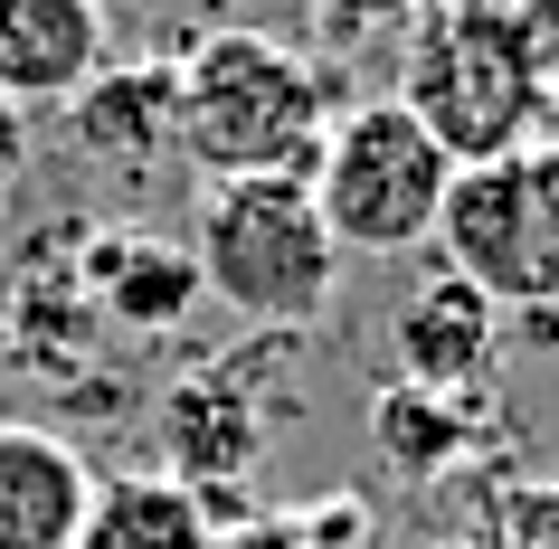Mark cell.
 <instances>
[{"instance_id": "cell-1", "label": "cell", "mask_w": 559, "mask_h": 549, "mask_svg": "<svg viewBox=\"0 0 559 549\" xmlns=\"http://www.w3.org/2000/svg\"><path fill=\"white\" fill-rule=\"evenodd\" d=\"M332 133L323 67L265 29H209L171 67V152L209 180H265V171H313Z\"/></svg>"}, {"instance_id": "cell-2", "label": "cell", "mask_w": 559, "mask_h": 549, "mask_svg": "<svg viewBox=\"0 0 559 549\" xmlns=\"http://www.w3.org/2000/svg\"><path fill=\"white\" fill-rule=\"evenodd\" d=\"M399 105L417 115V133L455 171H474V162H502V152L540 143L550 67H540L512 0H427L408 20Z\"/></svg>"}, {"instance_id": "cell-3", "label": "cell", "mask_w": 559, "mask_h": 549, "mask_svg": "<svg viewBox=\"0 0 559 549\" xmlns=\"http://www.w3.org/2000/svg\"><path fill=\"white\" fill-rule=\"evenodd\" d=\"M190 265H200V294H218L237 322H257L275 342L323 322L332 294H342V247H332L323 208H313V190L295 171L209 180L200 228H190Z\"/></svg>"}, {"instance_id": "cell-4", "label": "cell", "mask_w": 559, "mask_h": 549, "mask_svg": "<svg viewBox=\"0 0 559 549\" xmlns=\"http://www.w3.org/2000/svg\"><path fill=\"white\" fill-rule=\"evenodd\" d=\"M427 247L493 313L502 303L512 313H559V143L540 133V143L502 152V162L455 171Z\"/></svg>"}, {"instance_id": "cell-5", "label": "cell", "mask_w": 559, "mask_h": 549, "mask_svg": "<svg viewBox=\"0 0 559 549\" xmlns=\"http://www.w3.org/2000/svg\"><path fill=\"white\" fill-rule=\"evenodd\" d=\"M445 180H455V162L417 133V115L399 95H370L352 115H332L304 190H313V208H323L342 256H408V247L437 237Z\"/></svg>"}, {"instance_id": "cell-6", "label": "cell", "mask_w": 559, "mask_h": 549, "mask_svg": "<svg viewBox=\"0 0 559 549\" xmlns=\"http://www.w3.org/2000/svg\"><path fill=\"white\" fill-rule=\"evenodd\" d=\"M115 67V20L105 0H0V105H76Z\"/></svg>"}, {"instance_id": "cell-7", "label": "cell", "mask_w": 559, "mask_h": 549, "mask_svg": "<svg viewBox=\"0 0 559 549\" xmlns=\"http://www.w3.org/2000/svg\"><path fill=\"white\" fill-rule=\"evenodd\" d=\"M95 474L48 427H0V549H76Z\"/></svg>"}, {"instance_id": "cell-8", "label": "cell", "mask_w": 559, "mask_h": 549, "mask_svg": "<svg viewBox=\"0 0 559 549\" xmlns=\"http://www.w3.org/2000/svg\"><path fill=\"white\" fill-rule=\"evenodd\" d=\"M162 435H171V464H180L190 492L247 474V464H257V407H247L237 370H209V379H190V389H171V398H162Z\"/></svg>"}, {"instance_id": "cell-9", "label": "cell", "mask_w": 559, "mask_h": 549, "mask_svg": "<svg viewBox=\"0 0 559 549\" xmlns=\"http://www.w3.org/2000/svg\"><path fill=\"white\" fill-rule=\"evenodd\" d=\"M76 549H209V502L180 474H115L95 484Z\"/></svg>"}, {"instance_id": "cell-10", "label": "cell", "mask_w": 559, "mask_h": 549, "mask_svg": "<svg viewBox=\"0 0 559 549\" xmlns=\"http://www.w3.org/2000/svg\"><path fill=\"white\" fill-rule=\"evenodd\" d=\"M399 360H408L417 389H455V379H474L484 360H493V303H484L474 285H455V275H437V285L399 313Z\"/></svg>"}, {"instance_id": "cell-11", "label": "cell", "mask_w": 559, "mask_h": 549, "mask_svg": "<svg viewBox=\"0 0 559 549\" xmlns=\"http://www.w3.org/2000/svg\"><path fill=\"white\" fill-rule=\"evenodd\" d=\"M67 133L95 162H143V152H162L171 143V67H105L67 105Z\"/></svg>"}, {"instance_id": "cell-12", "label": "cell", "mask_w": 559, "mask_h": 549, "mask_svg": "<svg viewBox=\"0 0 559 549\" xmlns=\"http://www.w3.org/2000/svg\"><path fill=\"white\" fill-rule=\"evenodd\" d=\"M86 275H95V303L123 332H171L190 313V294H200V265L180 247H162V237H105L86 256Z\"/></svg>"}, {"instance_id": "cell-13", "label": "cell", "mask_w": 559, "mask_h": 549, "mask_svg": "<svg viewBox=\"0 0 559 549\" xmlns=\"http://www.w3.org/2000/svg\"><path fill=\"white\" fill-rule=\"evenodd\" d=\"M332 38H380V29H408L427 0H304Z\"/></svg>"}, {"instance_id": "cell-14", "label": "cell", "mask_w": 559, "mask_h": 549, "mask_svg": "<svg viewBox=\"0 0 559 549\" xmlns=\"http://www.w3.org/2000/svg\"><path fill=\"white\" fill-rule=\"evenodd\" d=\"M522 10V29H531V48H540V67L559 76V0H512Z\"/></svg>"}, {"instance_id": "cell-15", "label": "cell", "mask_w": 559, "mask_h": 549, "mask_svg": "<svg viewBox=\"0 0 559 549\" xmlns=\"http://www.w3.org/2000/svg\"><path fill=\"white\" fill-rule=\"evenodd\" d=\"M20 152H29V143H20V115H10V105H0V190H10V180H20Z\"/></svg>"}, {"instance_id": "cell-16", "label": "cell", "mask_w": 559, "mask_h": 549, "mask_svg": "<svg viewBox=\"0 0 559 549\" xmlns=\"http://www.w3.org/2000/svg\"><path fill=\"white\" fill-rule=\"evenodd\" d=\"M228 549H304V540H295V530H237Z\"/></svg>"}]
</instances>
